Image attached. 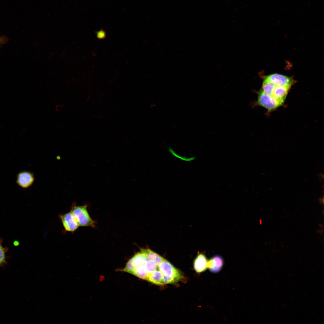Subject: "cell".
I'll use <instances>...</instances> for the list:
<instances>
[{
	"mask_svg": "<svg viewBox=\"0 0 324 324\" xmlns=\"http://www.w3.org/2000/svg\"><path fill=\"white\" fill-rule=\"evenodd\" d=\"M158 268L163 275L162 285L175 283L183 278L181 272L164 259L158 265Z\"/></svg>",
	"mask_w": 324,
	"mask_h": 324,
	"instance_id": "6da1fadb",
	"label": "cell"
},
{
	"mask_svg": "<svg viewBox=\"0 0 324 324\" xmlns=\"http://www.w3.org/2000/svg\"><path fill=\"white\" fill-rule=\"evenodd\" d=\"M87 206L86 205L82 206L74 205L72 207L70 212L79 226L94 227L95 223L89 215Z\"/></svg>",
	"mask_w": 324,
	"mask_h": 324,
	"instance_id": "7a4b0ae2",
	"label": "cell"
},
{
	"mask_svg": "<svg viewBox=\"0 0 324 324\" xmlns=\"http://www.w3.org/2000/svg\"><path fill=\"white\" fill-rule=\"evenodd\" d=\"M256 105L262 106L271 112L282 106L283 104L272 96L265 93L262 89L257 93Z\"/></svg>",
	"mask_w": 324,
	"mask_h": 324,
	"instance_id": "3957f363",
	"label": "cell"
},
{
	"mask_svg": "<svg viewBox=\"0 0 324 324\" xmlns=\"http://www.w3.org/2000/svg\"><path fill=\"white\" fill-rule=\"evenodd\" d=\"M146 259L145 249H142L140 252L135 254L129 260L122 271L131 274L134 269L142 265Z\"/></svg>",
	"mask_w": 324,
	"mask_h": 324,
	"instance_id": "277c9868",
	"label": "cell"
},
{
	"mask_svg": "<svg viewBox=\"0 0 324 324\" xmlns=\"http://www.w3.org/2000/svg\"><path fill=\"white\" fill-rule=\"evenodd\" d=\"M264 80L276 86H291L295 81L291 77L278 74H271L265 77Z\"/></svg>",
	"mask_w": 324,
	"mask_h": 324,
	"instance_id": "5b68a950",
	"label": "cell"
},
{
	"mask_svg": "<svg viewBox=\"0 0 324 324\" xmlns=\"http://www.w3.org/2000/svg\"><path fill=\"white\" fill-rule=\"evenodd\" d=\"M65 230L73 232L78 228L79 225L70 212L60 216Z\"/></svg>",
	"mask_w": 324,
	"mask_h": 324,
	"instance_id": "8992f818",
	"label": "cell"
},
{
	"mask_svg": "<svg viewBox=\"0 0 324 324\" xmlns=\"http://www.w3.org/2000/svg\"><path fill=\"white\" fill-rule=\"evenodd\" d=\"M34 181L32 173L24 171L20 172L17 176L16 182L20 187L27 188L31 186Z\"/></svg>",
	"mask_w": 324,
	"mask_h": 324,
	"instance_id": "52a82bcc",
	"label": "cell"
},
{
	"mask_svg": "<svg viewBox=\"0 0 324 324\" xmlns=\"http://www.w3.org/2000/svg\"><path fill=\"white\" fill-rule=\"evenodd\" d=\"M224 262L223 258L221 256L219 255H214L208 260L207 268L212 273H218L222 268Z\"/></svg>",
	"mask_w": 324,
	"mask_h": 324,
	"instance_id": "ba28073f",
	"label": "cell"
},
{
	"mask_svg": "<svg viewBox=\"0 0 324 324\" xmlns=\"http://www.w3.org/2000/svg\"><path fill=\"white\" fill-rule=\"evenodd\" d=\"M291 87L290 86L275 85L272 96L283 104Z\"/></svg>",
	"mask_w": 324,
	"mask_h": 324,
	"instance_id": "9c48e42d",
	"label": "cell"
},
{
	"mask_svg": "<svg viewBox=\"0 0 324 324\" xmlns=\"http://www.w3.org/2000/svg\"><path fill=\"white\" fill-rule=\"evenodd\" d=\"M208 260L205 254H198L194 260V267L195 271L200 273L205 271L207 268Z\"/></svg>",
	"mask_w": 324,
	"mask_h": 324,
	"instance_id": "30bf717a",
	"label": "cell"
},
{
	"mask_svg": "<svg viewBox=\"0 0 324 324\" xmlns=\"http://www.w3.org/2000/svg\"><path fill=\"white\" fill-rule=\"evenodd\" d=\"M163 275L158 268L149 274L147 280L154 284L162 285L161 281Z\"/></svg>",
	"mask_w": 324,
	"mask_h": 324,
	"instance_id": "8fae6325",
	"label": "cell"
},
{
	"mask_svg": "<svg viewBox=\"0 0 324 324\" xmlns=\"http://www.w3.org/2000/svg\"><path fill=\"white\" fill-rule=\"evenodd\" d=\"M142 264L148 275V277L149 275L156 270L158 267V265L154 261L147 258Z\"/></svg>",
	"mask_w": 324,
	"mask_h": 324,
	"instance_id": "7c38bea8",
	"label": "cell"
},
{
	"mask_svg": "<svg viewBox=\"0 0 324 324\" xmlns=\"http://www.w3.org/2000/svg\"><path fill=\"white\" fill-rule=\"evenodd\" d=\"M131 274L143 280H147L148 278V275L142 264L136 267Z\"/></svg>",
	"mask_w": 324,
	"mask_h": 324,
	"instance_id": "4fadbf2b",
	"label": "cell"
},
{
	"mask_svg": "<svg viewBox=\"0 0 324 324\" xmlns=\"http://www.w3.org/2000/svg\"><path fill=\"white\" fill-rule=\"evenodd\" d=\"M147 258L154 261L158 265L164 259L160 255L149 249H145Z\"/></svg>",
	"mask_w": 324,
	"mask_h": 324,
	"instance_id": "5bb4252c",
	"label": "cell"
},
{
	"mask_svg": "<svg viewBox=\"0 0 324 324\" xmlns=\"http://www.w3.org/2000/svg\"><path fill=\"white\" fill-rule=\"evenodd\" d=\"M275 86L273 83L264 80L262 89L265 93L272 96Z\"/></svg>",
	"mask_w": 324,
	"mask_h": 324,
	"instance_id": "9a60e30c",
	"label": "cell"
},
{
	"mask_svg": "<svg viewBox=\"0 0 324 324\" xmlns=\"http://www.w3.org/2000/svg\"><path fill=\"white\" fill-rule=\"evenodd\" d=\"M2 243V239H0V266H3L6 264V253L8 250V247L3 246Z\"/></svg>",
	"mask_w": 324,
	"mask_h": 324,
	"instance_id": "2e32d148",
	"label": "cell"
},
{
	"mask_svg": "<svg viewBox=\"0 0 324 324\" xmlns=\"http://www.w3.org/2000/svg\"><path fill=\"white\" fill-rule=\"evenodd\" d=\"M97 36L99 39H103L105 36V33L103 31H100L97 33Z\"/></svg>",
	"mask_w": 324,
	"mask_h": 324,
	"instance_id": "e0dca14e",
	"label": "cell"
},
{
	"mask_svg": "<svg viewBox=\"0 0 324 324\" xmlns=\"http://www.w3.org/2000/svg\"></svg>",
	"mask_w": 324,
	"mask_h": 324,
	"instance_id": "ac0fdd59",
	"label": "cell"
}]
</instances>
